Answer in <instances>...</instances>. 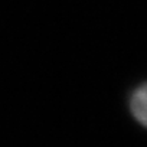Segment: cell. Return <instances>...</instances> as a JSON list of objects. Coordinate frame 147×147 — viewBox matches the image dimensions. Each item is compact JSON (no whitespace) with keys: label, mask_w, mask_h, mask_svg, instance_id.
Masks as SVG:
<instances>
[{"label":"cell","mask_w":147,"mask_h":147,"mask_svg":"<svg viewBox=\"0 0 147 147\" xmlns=\"http://www.w3.org/2000/svg\"><path fill=\"white\" fill-rule=\"evenodd\" d=\"M130 108L134 118L147 128V84H143L134 90L130 98Z\"/></svg>","instance_id":"cell-1"}]
</instances>
